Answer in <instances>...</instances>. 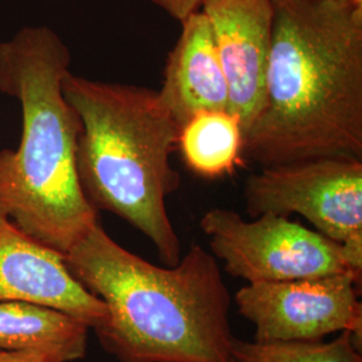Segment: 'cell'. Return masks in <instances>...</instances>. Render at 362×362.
Wrapping results in <instances>:
<instances>
[{
  "label": "cell",
  "instance_id": "cell-1",
  "mask_svg": "<svg viewBox=\"0 0 362 362\" xmlns=\"http://www.w3.org/2000/svg\"><path fill=\"white\" fill-rule=\"evenodd\" d=\"M264 103L243 136L262 167L362 160V8L351 0H270Z\"/></svg>",
  "mask_w": 362,
  "mask_h": 362
},
{
  "label": "cell",
  "instance_id": "cell-2",
  "mask_svg": "<svg viewBox=\"0 0 362 362\" xmlns=\"http://www.w3.org/2000/svg\"><path fill=\"white\" fill-rule=\"evenodd\" d=\"M67 269L107 309L95 330L119 362H231V294L216 258L194 245L176 266L128 251L97 223L65 254Z\"/></svg>",
  "mask_w": 362,
  "mask_h": 362
},
{
  "label": "cell",
  "instance_id": "cell-3",
  "mask_svg": "<svg viewBox=\"0 0 362 362\" xmlns=\"http://www.w3.org/2000/svg\"><path fill=\"white\" fill-rule=\"evenodd\" d=\"M70 64L50 27H23L0 43V93L18 100L23 117L18 148L0 151V209L64 255L100 223L78 179L82 124L62 90Z\"/></svg>",
  "mask_w": 362,
  "mask_h": 362
},
{
  "label": "cell",
  "instance_id": "cell-4",
  "mask_svg": "<svg viewBox=\"0 0 362 362\" xmlns=\"http://www.w3.org/2000/svg\"><path fill=\"white\" fill-rule=\"evenodd\" d=\"M62 90L82 124L76 158L86 199L145 235L164 266H176L180 239L167 197L180 187V173L170 164L180 127L158 90L73 73L66 74Z\"/></svg>",
  "mask_w": 362,
  "mask_h": 362
},
{
  "label": "cell",
  "instance_id": "cell-5",
  "mask_svg": "<svg viewBox=\"0 0 362 362\" xmlns=\"http://www.w3.org/2000/svg\"><path fill=\"white\" fill-rule=\"evenodd\" d=\"M212 255L224 270L248 284L285 282L350 274L358 281L345 248L288 216L263 214L248 221L227 208H212L200 220Z\"/></svg>",
  "mask_w": 362,
  "mask_h": 362
},
{
  "label": "cell",
  "instance_id": "cell-6",
  "mask_svg": "<svg viewBox=\"0 0 362 362\" xmlns=\"http://www.w3.org/2000/svg\"><path fill=\"white\" fill-rule=\"evenodd\" d=\"M247 214L302 215L337 243L362 239V160L317 157L262 167L245 185Z\"/></svg>",
  "mask_w": 362,
  "mask_h": 362
},
{
  "label": "cell",
  "instance_id": "cell-7",
  "mask_svg": "<svg viewBox=\"0 0 362 362\" xmlns=\"http://www.w3.org/2000/svg\"><path fill=\"white\" fill-rule=\"evenodd\" d=\"M361 281L334 274L248 284L236 291L238 313L255 326L258 342H309L350 332L362 339Z\"/></svg>",
  "mask_w": 362,
  "mask_h": 362
},
{
  "label": "cell",
  "instance_id": "cell-8",
  "mask_svg": "<svg viewBox=\"0 0 362 362\" xmlns=\"http://www.w3.org/2000/svg\"><path fill=\"white\" fill-rule=\"evenodd\" d=\"M4 300L64 311L94 332L107 321L104 302L78 282L65 255L28 236L0 209V302Z\"/></svg>",
  "mask_w": 362,
  "mask_h": 362
},
{
  "label": "cell",
  "instance_id": "cell-9",
  "mask_svg": "<svg viewBox=\"0 0 362 362\" xmlns=\"http://www.w3.org/2000/svg\"><path fill=\"white\" fill-rule=\"evenodd\" d=\"M200 11L207 16L228 83V110L240 119L245 136L264 103L272 1L204 0Z\"/></svg>",
  "mask_w": 362,
  "mask_h": 362
},
{
  "label": "cell",
  "instance_id": "cell-10",
  "mask_svg": "<svg viewBox=\"0 0 362 362\" xmlns=\"http://www.w3.org/2000/svg\"><path fill=\"white\" fill-rule=\"evenodd\" d=\"M158 94L179 127L204 110L228 109V83L207 16L200 10L181 22Z\"/></svg>",
  "mask_w": 362,
  "mask_h": 362
},
{
  "label": "cell",
  "instance_id": "cell-11",
  "mask_svg": "<svg viewBox=\"0 0 362 362\" xmlns=\"http://www.w3.org/2000/svg\"><path fill=\"white\" fill-rule=\"evenodd\" d=\"M90 327L77 318L30 302H0V350H38L64 362L86 356Z\"/></svg>",
  "mask_w": 362,
  "mask_h": 362
},
{
  "label": "cell",
  "instance_id": "cell-12",
  "mask_svg": "<svg viewBox=\"0 0 362 362\" xmlns=\"http://www.w3.org/2000/svg\"><path fill=\"white\" fill-rule=\"evenodd\" d=\"M177 148L187 168L204 179H219L243 165V127L228 109L191 117L179 133Z\"/></svg>",
  "mask_w": 362,
  "mask_h": 362
},
{
  "label": "cell",
  "instance_id": "cell-13",
  "mask_svg": "<svg viewBox=\"0 0 362 362\" xmlns=\"http://www.w3.org/2000/svg\"><path fill=\"white\" fill-rule=\"evenodd\" d=\"M231 362H362L361 342L342 332L326 342H258L235 338Z\"/></svg>",
  "mask_w": 362,
  "mask_h": 362
},
{
  "label": "cell",
  "instance_id": "cell-14",
  "mask_svg": "<svg viewBox=\"0 0 362 362\" xmlns=\"http://www.w3.org/2000/svg\"><path fill=\"white\" fill-rule=\"evenodd\" d=\"M149 1L168 13L170 18L182 22L191 13L199 11L204 0H149Z\"/></svg>",
  "mask_w": 362,
  "mask_h": 362
},
{
  "label": "cell",
  "instance_id": "cell-15",
  "mask_svg": "<svg viewBox=\"0 0 362 362\" xmlns=\"http://www.w3.org/2000/svg\"><path fill=\"white\" fill-rule=\"evenodd\" d=\"M0 362H64L59 357L38 350H0Z\"/></svg>",
  "mask_w": 362,
  "mask_h": 362
}]
</instances>
